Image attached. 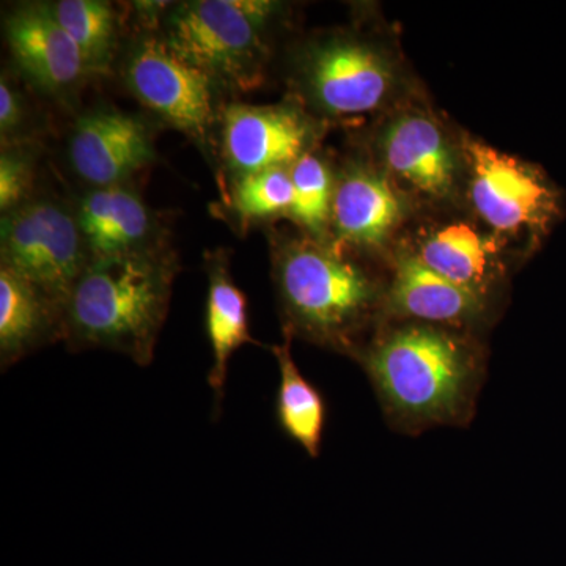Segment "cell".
<instances>
[{"label": "cell", "mask_w": 566, "mask_h": 566, "mask_svg": "<svg viewBox=\"0 0 566 566\" xmlns=\"http://www.w3.org/2000/svg\"><path fill=\"white\" fill-rule=\"evenodd\" d=\"M483 294L449 281L417 255L401 256L389 292L395 314L431 323H461L483 311Z\"/></svg>", "instance_id": "obj_17"}, {"label": "cell", "mask_w": 566, "mask_h": 566, "mask_svg": "<svg viewBox=\"0 0 566 566\" xmlns=\"http://www.w3.org/2000/svg\"><path fill=\"white\" fill-rule=\"evenodd\" d=\"M74 170L95 188L122 185L155 159L147 126L125 112L99 109L84 115L70 139Z\"/></svg>", "instance_id": "obj_10"}, {"label": "cell", "mask_w": 566, "mask_h": 566, "mask_svg": "<svg viewBox=\"0 0 566 566\" xmlns=\"http://www.w3.org/2000/svg\"><path fill=\"white\" fill-rule=\"evenodd\" d=\"M178 271L177 256L156 245L92 260L63 308V340L73 352L106 349L148 367Z\"/></svg>", "instance_id": "obj_1"}, {"label": "cell", "mask_w": 566, "mask_h": 566, "mask_svg": "<svg viewBox=\"0 0 566 566\" xmlns=\"http://www.w3.org/2000/svg\"><path fill=\"white\" fill-rule=\"evenodd\" d=\"M314 125L292 104H230L222 117V151L230 169L243 175L289 169L308 151Z\"/></svg>", "instance_id": "obj_9"}, {"label": "cell", "mask_w": 566, "mask_h": 566, "mask_svg": "<svg viewBox=\"0 0 566 566\" xmlns=\"http://www.w3.org/2000/svg\"><path fill=\"white\" fill-rule=\"evenodd\" d=\"M55 20L80 48L91 73L109 70L117 40V17L98 0H61L51 3Z\"/></svg>", "instance_id": "obj_20"}, {"label": "cell", "mask_w": 566, "mask_h": 566, "mask_svg": "<svg viewBox=\"0 0 566 566\" xmlns=\"http://www.w3.org/2000/svg\"><path fill=\"white\" fill-rule=\"evenodd\" d=\"M389 169L431 197L455 185L457 163L441 126L423 114H405L387 126L381 142Z\"/></svg>", "instance_id": "obj_12"}, {"label": "cell", "mask_w": 566, "mask_h": 566, "mask_svg": "<svg viewBox=\"0 0 566 566\" xmlns=\"http://www.w3.org/2000/svg\"><path fill=\"white\" fill-rule=\"evenodd\" d=\"M0 245L2 266L62 308L92 262L76 216L51 200H33L7 212Z\"/></svg>", "instance_id": "obj_5"}, {"label": "cell", "mask_w": 566, "mask_h": 566, "mask_svg": "<svg viewBox=\"0 0 566 566\" xmlns=\"http://www.w3.org/2000/svg\"><path fill=\"white\" fill-rule=\"evenodd\" d=\"M14 61L43 91L59 93L91 73L84 55L46 3H29L7 20Z\"/></svg>", "instance_id": "obj_11"}, {"label": "cell", "mask_w": 566, "mask_h": 566, "mask_svg": "<svg viewBox=\"0 0 566 566\" xmlns=\"http://www.w3.org/2000/svg\"><path fill=\"white\" fill-rule=\"evenodd\" d=\"M24 120V104L21 95L14 91L13 85L6 77L0 82V133L2 140L20 128Z\"/></svg>", "instance_id": "obj_24"}, {"label": "cell", "mask_w": 566, "mask_h": 566, "mask_svg": "<svg viewBox=\"0 0 566 566\" xmlns=\"http://www.w3.org/2000/svg\"><path fill=\"white\" fill-rule=\"evenodd\" d=\"M364 365L387 411L401 423L453 422L474 392V357L434 327L395 331L365 354Z\"/></svg>", "instance_id": "obj_2"}, {"label": "cell", "mask_w": 566, "mask_h": 566, "mask_svg": "<svg viewBox=\"0 0 566 566\" xmlns=\"http://www.w3.org/2000/svg\"><path fill=\"white\" fill-rule=\"evenodd\" d=\"M464 148L472 203L493 229H542L556 214V193L535 170L480 142H468Z\"/></svg>", "instance_id": "obj_7"}, {"label": "cell", "mask_w": 566, "mask_h": 566, "mask_svg": "<svg viewBox=\"0 0 566 566\" xmlns=\"http://www.w3.org/2000/svg\"><path fill=\"white\" fill-rule=\"evenodd\" d=\"M77 222L92 260L111 259L151 248L150 211L123 185L95 188L81 202Z\"/></svg>", "instance_id": "obj_15"}, {"label": "cell", "mask_w": 566, "mask_h": 566, "mask_svg": "<svg viewBox=\"0 0 566 566\" xmlns=\"http://www.w3.org/2000/svg\"><path fill=\"white\" fill-rule=\"evenodd\" d=\"M274 281L285 331L346 348L375 301L363 270L318 240H293L274 253Z\"/></svg>", "instance_id": "obj_3"}, {"label": "cell", "mask_w": 566, "mask_h": 566, "mask_svg": "<svg viewBox=\"0 0 566 566\" xmlns=\"http://www.w3.org/2000/svg\"><path fill=\"white\" fill-rule=\"evenodd\" d=\"M279 365V389L275 397V419L283 433L303 447L307 455L322 452L327 409L322 392L304 378L292 356V334L285 331V342L273 346Z\"/></svg>", "instance_id": "obj_18"}, {"label": "cell", "mask_w": 566, "mask_h": 566, "mask_svg": "<svg viewBox=\"0 0 566 566\" xmlns=\"http://www.w3.org/2000/svg\"><path fill=\"white\" fill-rule=\"evenodd\" d=\"M63 340V308L10 268L0 266V367Z\"/></svg>", "instance_id": "obj_14"}, {"label": "cell", "mask_w": 566, "mask_h": 566, "mask_svg": "<svg viewBox=\"0 0 566 566\" xmlns=\"http://www.w3.org/2000/svg\"><path fill=\"white\" fill-rule=\"evenodd\" d=\"M208 294L205 331L211 348L208 386L214 395V415L222 412L227 376L233 354L244 345H256L249 323L248 296L230 273L229 256L223 251L207 255Z\"/></svg>", "instance_id": "obj_13"}, {"label": "cell", "mask_w": 566, "mask_h": 566, "mask_svg": "<svg viewBox=\"0 0 566 566\" xmlns=\"http://www.w3.org/2000/svg\"><path fill=\"white\" fill-rule=\"evenodd\" d=\"M293 205L289 214L315 238L326 232L333 214L335 185L329 167L307 151L290 167Z\"/></svg>", "instance_id": "obj_21"}, {"label": "cell", "mask_w": 566, "mask_h": 566, "mask_svg": "<svg viewBox=\"0 0 566 566\" xmlns=\"http://www.w3.org/2000/svg\"><path fill=\"white\" fill-rule=\"evenodd\" d=\"M493 249L465 223H453L431 233L419 249V260L449 281L482 293L490 275Z\"/></svg>", "instance_id": "obj_19"}, {"label": "cell", "mask_w": 566, "mask_h": 566, "mask_svg": "<svg viewBox=\"0 0 566 566\" xmlns=\"http://www.w3.org/2000/svg\"><path fill=\"white\" fill-rule=\"evenodd\" d=\"M273 10V3L256 0L180 3L167 20L164 40L216 85L252 91L263 81L264 25Z\"/></svg>", "instance_id": "obj_4"}, {"label": "cell", "mask_w": 566, "mask_h": 566, "mask_svg": "<svg viewBox=\"0 0 566 566\" xmlns=\"http://www.w3.org/2000/svg\"><path fill=\"white\" fill-rule=\"evenodd\" d=\"M33 180L32 163L20 151L2 153L0 158V210L10 212L28 203Z\"/></svg>", "instance_id": "obj_23"}, {"label": "cell", "mask_w": 566, "mask_h": 566, "mask_svg": "<svg viewBox=\"0 0 566 566\" xmlns=\"http://www.w3.org/2000/svg\"><path fill=\"white\" fill-rule=\"evenodd\" d=\"M126 82L137 99L192 139L205 140L216 120L214 81L186 62L164 39L145 36L126 63Z\"/></svg>", "instance_id": "obj_6"}, {"label": "cell", "mask_w": 566, "mask_h": 566, "mask_svg": "<svg viewBox=\"0 0 566 566\" xmlns=\"http://www.w3.org/2000/svg\"><path fill=\"white\" fill-rule=\"evenodd\" d=\"M293 181L289 169H270L238 177L232 193L234 211L244 222L290 212Z\"/></svg>", "instance_id": "obj_22"}, {"label": "cell", "mask_w": 566, "mask_h": 566, "mask_svg": "<svg viewBox=\"0 0 566 566\" xmlns=\"http://www.w3.org/2000/svg\"><path fill=\"white\" fill-rule=\"evenodd\" d=\"M400 214V200L382 175L356 167L335 185L331 222L344 243L363 248L385 243Z\"/></svg>", "instance_id": "obj_16"}, {"label": "cell", "mask_w": 566, "mask_h": 566, "mask_svg": "<svg viewBox=\"0 0 566 566\" xmlns=\"http://www.w3.org/2000/svg\"><path fill=\"white\" fill-rule=\"evenodd\" d=\"M304 80L322 109L333 115H356L378 109L394 87L385 55L354 40L316 44L305 55Z\"/></svg>", "instance_id": "obj_8"}]
</instances>
